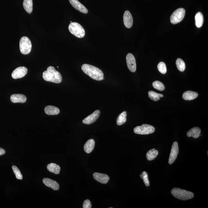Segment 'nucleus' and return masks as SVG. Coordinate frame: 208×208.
I'll use <instances>...</instances> for the list:
<instances>
[{
  "instance_id": "nucleus-19",
  "label": "nucleus",
  "mask_w": 208,
  "mask_h": 208,
  "mask_svg": "<svg viewBox=\"0 0 208 208\" xmlns=\"http://www.w3.org/2000/svg\"><path fill=\"white\" fill-rule=\"evenodd\" d=\"M198 94L196 92L188 91L184 93L182 97L184 100H194L198 97Z\"/></svg>"
},
{
  "instance_id": "nucleus-1",
  "label": "nucleus",
  "mask_w": 208,
  "mask_h": 208,
  "mask_svg": "<svg viewBox=\"0 0 208 208\" xmlns=\"http://www.w3.org/2000/svg\"><path fill=\"white\" fill-rule=\"evenodd\" d=\"M81 69L86 74L95 80L100 81L104 79L103 71L93 66L83 64L81 66Z\"/></svg>"
},
{
  "instance_id": "nucleus-11",
  "label": "nucleus",
  "mask_w": 208,
  "mask_h": 208,
  "mask_svg": "<svg viewBox=\"0 0 208 208\" xmlns=\"http://www.w3.org/2000/svg\"><path fill=\"white\" fill-rule=\"evenodd\" d=\"M100 110H97L92 114L88 116L87 117L83 120V124H90L95 122L100 116Z\"/></svg>"
},
{
  "instance_id": "nucleus-4",
  "label": "nucleus",
  "mask_w": 208,
  "mask_h": 208,
  "mask_svg": "<svg viewBox=\"0 0 208 208\" xmlns=\"http://www.w3.org/2000/svg\"><path fill=\"white\" fill-rule=\"evenodd\" d=\"M68 29L72 34L78 38H83L85 35L84 28L77 22H71L69 25Z\"/></svg>"
},
{
  "instance_id": "nucleus-26",
  "label": "nucleus",
  "mask_w": 208,
  "mask_h": 208,
  "mask_svg": "<svg viewBox=\"0 0 208 208\" xmlns=\"http://www.w3.org/2000/svg\"><path fill=\"white\" fill-rule=\"evenodd\" d=\"M148 97L151 100L156 102L160 100L161 97H164L162 94L157 93L152 91H150L148 93Z\"/></svg>"
},
{
  "instance_id": "nucleus-27",
  "label": "nucleus",
  "mask_w": 208,
  "mask_h": 208,
  "mask_svg": "<svg viewBox=\"0 0 208 208\" xmlns=\"http://www.w3.org/2000/svg\"><path fill=\"white\" fill-rule=\"evenodd\" d=\"M178 69L181 72L184 71L185 69V64L183 61L180 58H178L176 61Z\"/></svg>"
},
{
  "instance_id": "nucleus-3",
  "label": "nucleus",
  "mask_w": 208,
  "mask_h": 208,
  "mask_svg": "<svg viewBox=\"0 0 208 208\" xmlns=\"http://www.w3.org/2000/svg\"><path fill=\"white\" fill-rule=\"evenodd\" d=\"M171 193L174 197L182 201L191 199L194 197V194L192 192L177 188H173Z\"/></svg>"
},
{
  "instance_id": "nucleus-5",
  "label": "nucleus",
  "mask_w": 208,
  "mask_h": 208,
  "mask_svg": "<svg viewBox=\"0 0 208 208\" xmlns=\"http://www.w3.org/2000/svg\"><path fill=\"white\" fill-rule=\"evenodd\" d=\"M20 48L21 53L24 55L28 54L32 49L31 42L26 36L22 37L20 42Z\"/></svg>"
},
{
  "instance_id": "nucleus-8",
  "label": "nucleus",
  "mask_w": 208,
  "mask_h": 208,
  "mask_svg": "<svg viewBox=\"0 0 208 208\" xmlns=\"http://www.w3.org/2000/svg\"><path fill=\"white\" fill-rule=\"evenodd\" d=\"M126 61L129 71L133 73L135 72L137 70V65L134 56L130 53L128 54L126 57Z\"/></svg>"
},
{
  "instance_id": "nucleus-32",
  "label": "nucleus",
  "mask_w": 208,
  "mask_h": 208,
  "mask_svg": "<svg viewBox=\"0 0 208 208\" xmlns=\"http://www.w3.org/2000/svg\"><path fill=\"white\" fill-rule=\"evenodd\" d=\"M92 206L91 201L89 200H86L83 203V208H91Z\"/></svg>"
},
{
  "instance_id": "nucleus-28",
  "label": "nucleus",
  "mask_w": 208,
  "mask_h": 208,
  "mask_svg": "<svg viewBox=\"0 0 208 208\" xmlns=\"http://www.w3.org/2000/svg\"><path fill=\"white\" fill-rule=\"evenodd\" d=\"M152 85L155 89L160 91H164L165 89V86L160 81H154L152 83Z\"/></svg>"
},
{
  "instance_id": "nucleus-2",
  "label": "nucleus",
  "mask_w": 208,
  "mask_h": 208,
  "mask_svg": "<svg viewBox=\"0 0 208 208\" xmlns=\"http://www.w3.org/2000/svg\"><path fill=\"white\" fill-rule=\"evenodd\" d=\"M43 77L45 81L55 83H60L62 81V76L53 66L48 67L47 70L43 72Z\"/></svg>"
},
{
  "instance_id": "nucleus-30",
  "label": "nucleus",
  "mask_w": 208,
  "mask_h": 208,
  "mask_svg": "<svg viewBox=\"0 0 208 208\" xmlns=\"http://www.w3.org/2000/svg\"><path fill=\"white\" fill-rule=\"evenodd\" d=\"M12 169L16 179H19V180H22L23 176H22V174L21 173L20 169L15 165L12 166Z\"/></svg>"
},
{
  "instance_id": "nucleus-33",
  "label": "nucleus",
  "mask_w": 208,
  "mask_h": 208,
  "mask_svg": "<svg viewBox=\"0 0 208 208\" xmlns=\"http://www.w3.org/2000/svg\"><path fill=\"white\" fill-rule=\"evenodd\" d=\"M6 153V151L4 149L0 148V156H2L4 155Z\"/></svg>"
},
{
  "instance_id": "nucleus-17",
  "label": "nucleus",
  "mask_w": 208,
  "mask_h": 208,
  "mask_svg": "<svg viewBox=\"0 0 208 208\" xmlns=\"http://www.w3.org/2000/svg\"><path fill=\"white\" fill-rule=\"evenodd\" d=\"M44 111L46 114L49 115H57L60 113V110L57 107L52 106H47L44 108Z\"/></svg>"
},
{
  "instance_id": "nucleus-6",
  "label": "nucleus",
  "mask_w": 208,
  "mask_h": 208,
  "mask_svg": "<svg viewBox=\"0 0 208 208\" xmlns=\"http://www.w3.org/2000/svg\"><path fill=\"white\" fill-rule=\"evenodd\" d=\"M134 132L139 135H148L153 133L155 131L153 126L148 124H143L140 126H137L134 128Z\"/></svg>"
},
{
  "instance_id": "nucleus-16",
  "label": "nucleus",
  "mask_w": 208,
  "mask_h": 208,
  "mask_svg": "<svg viewBox=\"0 0 208 208\" xmlns=\"http://www.w3.org/2000/svg\"><path fill=\"white\" fill-rule=\"evenodd\" d=\"M11 101L14 103H23L26 102L27 97L22 94H13L11 97Z\"/></svg>"
},
{
  "instance_id": "nucleus-23",
  "label": "nucleus",
  "mask_w": 208,
  "mask_h": 208,
  "mask_svg": "<svg viewBox=\"0 0 208 208\" xmlns=\"http://www.w3.org/2000/svg\"><path fill=\"white\" fill-rule=\"evenodd\" d=\"M196 25L198 28H201L204 23V18L202 13L201 12H198L195 16Z\"/></svg>"
},
{
  "instance_id": "nucleus-29",
  "label": "nucleus",
  "mask_w": 208,
  "mask_h": 208,
  "mask_svg": "<svg viewBox=\"0 0 208 208\" xmlns=\"http://www.w3.org/2000/svg\"><path fill=\"white\" fill-rule=\"evenodd\" d=\"M140 176L142 179H143L144 183L147 187L149 186L150 181L148 179V173L144 171L142 172L141 175Z\"/></svg>"
},
{
  "instance_id": "nucleus-14",
  "label": "nucleus",
  "mask_w": 208,
  "mask_h": 208,
  "mask_svg": "<svg viewBox=\"0 0 208 208\" xmlns=\"http://www.w3.org/2000/svg\"><path fill=\"white\" fill-rule=\"evenodd\" d=\"M93 176L97 181L103 184L107 183L110 180V177L108 175L99 173H94Z\"/></svg>"
},
{
  "instance_id": "nucleus-25",
  "label": "nucleus",
  "mask_w": 208,
  "mask_h": 208,
  "mask_svg": "<svg viewBox=\"0 0 208 208\" xmlns=\"http://www.w3.org/2000/svg\"><path fill=\"white\" fill-rule=\"evenodd\" d=\"M126 112L124 111L121 113L117 118L116 123L118 125L120 126L124 124L126 121Z\"/></svg>"
},
{
  "instance_id": "nucleus-12",
  "label": "nucleus",
  "mask_w": 208,
  "mask_h": 208,
  "mask_svg": "<svg viewBox=\"0 0 208 208\" xmlns=\"http://www.w3.org/2000/svg\"><path fill=\"white\" fill-rule=\"evenodd\" d=\"M69 1L71 6L83 14H87L88 12L87 8L78 0H69Z\"/></svg>"
},
{
  "instance_id": "nucleus-13",
  "label": "nucleus",
  "mask_w": 208,
  "mask_h": 208,
  "mask_svg": "<svg viewBox=\"0 0 208 208\" xmlns=\"http://www.w3.org/2000/svg\"><path fill=\"white\" fill-rule=\"evenodd\" d=\"M123 20L125 26L127 28H130L133 24V19L132 14L129 11H125L123 17Z\"/></svg>"
},
{
  "instance_id": "nucleus-7",
  "label": "nucleus",
  "mask_w": 208,
  "mask_h": 208,
  "mask_svg": "<svg viewBox=\"0 0 208 208\" xmlns=\"http://www.w3.org/2000/svg\"><path fill=\"white\" fill-rule=\"evenodd\" d=\"M185 14L184 9L180 8L177 9L171 16L170 20L171 23L175 25L182 21L184 17Z\"/></svg>"
},
{
  "instance_id": "nucleus-15",
  "label": "nucleus",
  "mask_w": 208,
  "mask_h": 208,
  "mask_svg": "<svg viewBox=\"0 0 208 208\" xmlns=\"http://www.w3.org/2000/svg\"><path fill=\"white\" fill-rule=\"evenodd\" d=\"M43 182L46 186L52 188L54 190H58L60 188V185L57 182L52 179L48 178H44Z\"/></svg>"
},
{
  "instance_id": "nucleus-9",
  "label": "nucleus",
  "mask_w": 208,
  "mask_h": 208,
  "mask_svg": "<svg viewBox=\"0 0 208 208\" xmlns=\"http://www.w3.org/2000/svg\"><path fill=\"white\" fill-rule=\"evenodd\" d=\"M28 72V69L25 67H19L16 68L12 73V77L14 79H20L24 77Z\"/></svg>"
},
{
  "instance_id": "nucleus-22",
  "label": "nucleus",
  "mask_w": 208,
  "mask_h": 208,
  "mask_svg": "<svg viewBox=\"0 0 208 208\" xmlns=\"http://www.w3.org/2000/svg\"><path fill=\"white\" fill-rule=\"evenodd\" d=\"M23 5L24 9L28 14H31L33 11V0H24Z\"/></svg>"
},
{
  "instance_id": "nucleus-20",
  "label": "nucleus",
  "mask_w": 208,
  "mask_h": 208,
  "mask_svg": "<svg viewBox=\"0 0 208 208\" xmlns=\"http://www.w3.org/2000/svg\"><path fill=\"white\" fill-rule=\"evenodd\" d=\"M201 133V129L199 127H195L187 132V135L188 137H192L193 138H197L199 137Z\"/></svg>"
},
{
  "instance_id": "nucleus-18",
  "label": "nucleus",
  "mask_w": 208,
  "mask_h": 208,
  "mask_svg": "<svg viewBox=\"0 0 208 208\" xmlns=\"http://www.w3.org/2000/svg\"><path fill=\"white\" fill-rule=\"evenodd\" d=\"M95 141L93 139H89L88 140L84 146L85 152L87 153H90L93 150L95 146Z\"/></svg>"
},
{
  "instance_id": "nucleus-21",
  "label": "nucleus",
  "mask_w": 208,
  "mask_h": 208,
  "mask_svg": "<svg viewBox=\"0 0 208 208\" xmlns=\"http://www.w3.org/2000/svg\"><path fill=\"white\" fill-rule=\"evenodd\" d=\"M47 169L49 172L57 175L60 174L61 170L60 166L54 163H51L48 165Z\"/></svg>"
},
{
  "instance_id": "nucleus-31",
  "label": "nucleus",
  "mask_w": 208,
  "mask_h": 208,
  "mask_svg": "<svg viewBox=\"0 0 208 208\" xmlns=\"http://www.w3.org/2000/svg\"><path fill=\"white\" fill-rule=\"evenodd\" d=\"M158 69L160 73L165 74L167 71L165 64L164 62H161L158 64L157 66Z\"/></svg>"
},
{
  "instance_id": "nucleus-24",
  "label": "nucleus",
  "mask_w": 208,
  "mask_h": 208,
  "mask_svg": "<svg viewBox=\"0 0 208 208\" xmlns=\"http://www.w3.org/2000/svg\"><path fill=\"white\" fill-rule=\"evenodd\" d=\"M158 154V151L155 148L149 150L146 155L147 159L149 161H152L156 157Z\"/></svg>"
},
{
  "instance_id": "nucleus-35",
  "label": "nucleus",
  "mask_w": 208,
  "mask_h": 208,
  "mask_svg": "<svg viewBox=\"0 0 208 208\" xmlns=\"http://www.w3.org/2000/svg\"><path fill=\"white\" fill-rule=\"evenodd\" d=\"M57 68H59V67H58V66H57Z\"/></svg>"
},
{
  "instance_id": "nucleus-10",
  "label": "nucleus",
  "mask_w": 208,
  "mask_h": 208,
  "mask_svg": "<svg viewBox=\"0 0 208 208\" xmlns=\"http://www.w3.org/2000/svg\"><path fill=\"white\" fill-rule=\"evenodd\" d=\"M179 152L178 143L177 142H174L172 146V149L169 158V163L172 164L176 159Z\"/></svg>"
},
{
  "instance_id": "nucleus-34",
  "label": "nucleus",
  "mask_w": 208,
  "mask_h": 208,
  "mask_svg": "<svg viewBox=\"0 0 208 208\" xmlns=\"http://www.w3.org/2000/svg\"><path fill=\"white\" fill-rule=\"evenodd\" d=\"M70 22H71H71H72L71 21H70Z\"/></svg>"
}]
</instances>
